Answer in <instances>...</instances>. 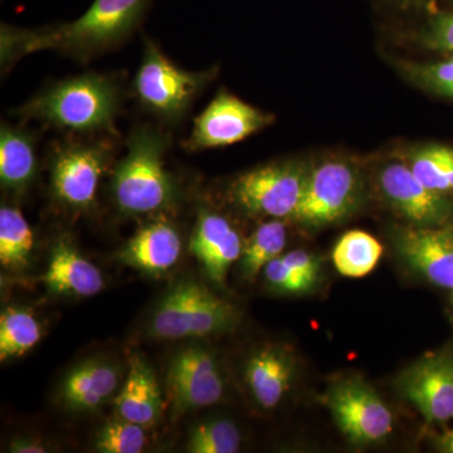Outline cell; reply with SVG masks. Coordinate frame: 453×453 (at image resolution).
I'll list each match as a JSON object with an SVG mask.
<instances>
[{
    "label": "cell",
    "instance_id": "6da1fadb",
    "mask_svg": "<svg viewBox=\"0 0 453 453\" xmlns=\"http://www.w3.org/2000/svg\"><path fill=\"white\" fill-rule=\"evenodd\" d=\"M150 0H95L74 22L47 28L2 27V64L43 50L88 57L127 38L144 17Z\"/></svg>",
    "mask_w": 453,
    "mask_h": 453
},
{
    "label": "cell",
    "instance_id": "7a4b0ae2",
    "mask_svg": "<svg viewBox=\"0 0 453 453\" xmlns=\"http://www.w3.org/2000/svg\"><path fill=\"white\" fill-rule=\"evenodd\" d=\"M165 149V136L150 127H142L131 135L127 153L112 177L113 201L122 213H160L177 201V184L164 160Z\"/></svg>",
    "mask_w": 453,
    "mask_h": 453
},
{
    "label": "cell",
    "instance_id": "3957f363",
    "mask_svg": "<svg viewBox=\"0 0 453 453\" xmlns=\"http://www.w3.org/2000/svg\"><path fill=\"white\" fill-rule=\"evenodd\" d=\"M119 105L118 85L103 74L89 73L50 86L17 112L59 129L91 133L110 129Z\"/></svg>",
    "mask_w": 453,
    "mask_h": 453
},
{
    "label": "cell",
    "instance_id": "277c9868",
    "mask_svg": "<svg viewBox=\"0 0 453 453\" xmlns=\"http://www.w3.org/2000/svg\"><path fill=\"white\" fill-rule=\"evenodd\" d=\"M237 318V310L231 303L201 283L184 281L159 301L149 332L159 340L205 338L228 332Z\"/></svg>",
    "mask_w": 453,
    "mask_h": 453
},
{
    "label": "cell",
    "instance_id": "5b68a950",
    "mask_svg": "<svg viewBox=\"0 0 453 453\" xmlns=\"http://www.w3.org/2000/svg\"><path fill=\"white\" fill-rule=\"evenodd\" d=\"M309 173L308 166L299 162L267 164L235 179L229 196L252 216L292 219L303 201Z\"/></svg>",
    "mask_w": 453,
    "mask_h": 453
},
{
    "label": "cell",
    "instance_id": "8992f818",
    "mask_svg": "<svg viewBox=\"0 0 453 453\" xmlns=\"http://www.w3.org/2000/svg\"><path fill=\"white\" fill-rule=\"evenodd\" d=\"M213 74L211 71L183 70L164 56L153 42H148L134 88L138 100L149 111L165 120H178Z\"/></svg>",
    "mask_w": 453,
    "mask_h": 453
},
{
    "label": "cell",
    "instance_id": "52a82bcc",
    "mask_svg": "<svg viewBox=\"0 0 453 453\" xmlns=\"http://www.w3.org/2000/svg\"><path fill=\"white\" fill-rule=\"evenodd\" d=\"M362 192V175L353 163L326 160L310 169L303 201L292 220L314 228L332 225L354 211Z\"/></svg>",
    "mask_w": 453,
    "mask_h": 453
},
{
    "label": "cell",
    "instance_id": "ba28073f",
    "mask_svg": "<svg viewBox=\"0 0 453 453\" xmlns=\"http://www.w3.org/2000/svg\"><path fill=\"white\" fill-rule=\"evenodd\" d=\"M377 186L387 204L414 226L453 225V199L429 189L401 160L381 166Z\"/></svg>",
    "mask_w": 453,
    "mask_h": 453
},
{
    "label": "cell",
    "instance_id": "9c48e42d",
    "mask_svg": "<svg viewBox=\"0 0 453 453\" xmlns=\"http://www.w3.org/2000/svg\"><path fill=\"white\" fill-rule=\"evenodd\" d=\"M340 431L356 443L384 440L393 429L392 412L380 395L359 378L336 381L324 396Z\"/></svg>",
    "mask_w": 453,
    "mask_h": 453
},
{
    "label": "cell",
    "instance_id": "30bf717a",
    "mask_svg": "<svg viewBox=\"0 0 453 453\" xmlns=\"http://www.w3.org/2000/svg\"><path fill=\"white\" fill-rule=\"evenodd\" d=\"M111 157L106 142H74L53 155L50 184L57 201L74 211H86L96 201L98 186Z\"/></svg>",
    "mask_w": 453,
    "mask_h": 453
},
{
    "label": "cell",
    "instance_id": "8fae6325",
    "mask_svg": "<svg viewBox=\"0 0 453 453\" xmlns=\"http://www.w3.org/2000/svg\"><path fill=\"white\" fill-rule=\"evenodd\" d=\"M275 115L262 111L228 92H219L196 118L187 146L192 150L223 148L270 127Z\"/></svg>",
    "mask_w": 453,
    "mask_h": 453
},
{
    "label": "cell",
    "instance_id": "7c38bea8",
    "mask_svg": "<svg viewBox=\"0 0 453 453\" xmlns=\"http://www.w3.org/2000/svg\"><path fill=\"white\" fill-rule=\"evenodd\" d=\"M166 380L173 417L219 403L225 395L219 362L201 347L179 351L170 362Z\"/></svg>",
    "mask_w": 453,
    "mask_h": 453
},
{
    "label": "cell",
    "instance_id": "4fadbf2b",
    "mask_svg": "<svg viewBox=\"0 0 453 453\" xmlns=\"http://www.w3.org/2000/svg\"><path fill=\"white\" fill-rule=\"evenodd\" d=\"M396 388L428 423L453 418V348L428 354L405 369Z\"/></svg>",
    "mask_w": 453,
    "mask_h": 453
},
{
    "label": "cell",
    "instance_id": "5bb4252c",
    "mask_svg": "<svg viewBox=\"0 0 453 453\" xmlns=\"http://www.w3.org/2000/svg\"><path fill=\"white\" fill-rule=\"evenodd\" d=\"M393 241L401 257L418 275L438 288L453 290V225L398 226Z\"/></svg>",
    "mask_w": 453,
    "mask_h": 453
},
{
    "label": "cell",
    "instance_id": "9a60e30c",
    "mask_svg": "<svg viewBox=\"0 0 453 453\" xmlns=\"http://www.w3.org/2000/svg\"><path fill=\"white\" fill-rule=\"evenodd\" d=\"M242 238L225 217L216 211H202L196 219L190 251L201 262L211 281L223 285L229 268L243 251Z\"/></svg>",
    "mask_w": 453,
    "mask_h": 453
},
{
    "label": "cell",
    "instance_id": "2e32d148",
    "mask_svg": "<svg viewBox=\"0 0 453 453\" xmlns=\"http://www.w3.org/2000/svg\"><path fill=\"white\" fill-rule=\"evenodd\" d=\"M181 253V240L168 220L149 223L136 232L118 253L122 264L149 275H162L177 264Z\"/></svg>",
    "mask_w": 453,
    "mask_h": 453
},
{
    "label": "cell",
    "instance_id": "e0dca14e",
    "mask_svg": "<svg viewBox=\"0 0 453 453\" xmlns=\"http://www.w3.org/2000/svg\"><path fill=\"white\" fill-rule=\"evenodd\" d=\"M295 362L288 350L268 345L255 351L244 368V380L264 410L281 403L294 381Z\"/></svg>",
    "mask_w": 453,
    "mask_h": 453
},
{
    "label": "cell",
    "instance_id": "ac0fdd59",
    "mask_svg": "<svg viewBox=\"0 0 453 453\" xmlns=\"http://www.w3.org/2000/svg\"><path fill=\"white\" fill-rule=\"evenodd\" d=\"M42 280L53 294L76 297L95 296L105 288L100 270L65 240L53 246Z\"/></svg>",
    "mask_w": 453,
    "mask_h": 453
},
{
    "label": "cell",
    "instance_id": "d6986e66",
    "mask_svg": "<svg viewBox=\"0 0 453 453\" xmlns=\"http://www.w3.org/2000/svg\"><path fill=\"white\" fill-rule=\"evenodd\" d=\"M120 418L151 427L163 412V396L151 366L142 357H133L127 381L115 399Z\"/></svg>",
    "mask_w": 453,
    "mask_h": 453
},
{
    "label": "cell",
    "instance_id": "ffe728a7",
    "mask_svg": "<svg viewBox=\"0 0 453 453\" xmlns=\"http://www.w3.org/2000/svg\"><path fill=\"white\" fill-rule=\"evenodd\" d=\"M118 366L103 360H91L68 372L62 383L61 399L65 407L77 412L97 410L119 388Z\"/></svg>",
    "mask_w": 453,
    "mask_h": 453
},
{
    "label": "cell",
    "instance_id": "44dd1931",
    "mask_svg": "<svg viewBox=\"0 0 453 453\" xmlns=\"http://www.w3.org/2000/svg\"><path fill=\"white\" fill-rule=\"evenodd\" d=\"M37 172L35 144L26 131L3 125L0 131V181L4 189L25 193Z\"/></svg>",
    "mask_w": 453,
    "mask_h": 453
},
{
    "label": "cell",
    "instance_id": "7402d4cb",
    "mask_svg": "<svg viewBox=\"0 0 453 453\" xmlns=\"http://www.w3.org/2000/svg\"><path fill=\"white\" fill-rule=\"evenodd\" d=\"M403 162L429 189L449 196L453 193L452 146L416 145L405 151Z\"/></svg>",
    "mask_w": 453,
    "mask_h": 453
},
{
    "label": "cell",
    "instance_id": "603a6c76",
    "mask_svg": "<svg viewBox=\"0 0 453 453\" xmlns=\"http://www.w3.org/2000/svg\"><path fill=\"white\" fill-rule=\"evenodd\" d=\"M383 255L377 238L363 231H349L334 247L333 261L340 275L362 279L374 270Z\"/></svg>",
    "mask_w": 453,
    "mask_h": 453
},
{
    "label": "cell",
    "instance_id": "cb8c5ba5",
    "mask_svg": "<svg viewBox=\"0 0 453 453\" xmlns=\"http://www.w3.org/2000/svg\"><path fill=\"white\" fill-rule=\"evenodd\" d=\"M288 231L283 219H271L259 225L243 246L241 273L247 281L255 279L271 261L285 250Z\"/></svg>",
    "mask_w": 453,
    "mask_h": 453
},
{
    "label": "cell",
    "instance_id": "d4e9b609",
    "mask_svg": "<svg viewBox=\"0 0 453 453\" xmlns=\"http://www.w3.org/2000/svg\"><path fill=\"white\" fill-rule=\"evenodd\" d=\"M41 325L31 310L11 306L0 315V360L28 353L40 342Z\"/></svg>",
    "mask_w": 453,
    "mask_h": 453
},
{
    "label": "cell",
    "instance_id": "484cf974",
    "mask_svg": "<svg viewBox=\"0 0 453 453\" xmlns=\"http://www.w3.org/2000/svg\"><path fill=\"white\" fill-rule=\"evenodd\" d=\"M32 229L18 208H0V262L3 267L20 270L28 265L33 251Z\"/></svg>",
    "mask_w": 453,
    "mask_h": 453
},
{
    "label": "cell",
    "instance_id": "4316f807",
    "mask_svg": "<svg viewBox=\"0 0 453 453\" xmlns=\"http://www.w3.org/2000/svg\"><path fill=\"white\" fill-rule=\"evenodd\" d=\"M240 429L229 419H211L195 426L188 438L187 451L192 453H235L240 451Z\"/></svg>",
    "mask_w": 453,
    "mask_h": 453
},
{
    "label": "cell",
    "instance_id": "83f0119b",
    "mask_svg": "<svg viewBox=\"0 0 453 453\" xmlns=\"http://www.w3.org/2000/svg\"><path fill=\"white\" fill-rule=\"evenodd\" d=\"M145 429L138 423L119 417L101 427L95 447L104 453H140L148 441Z\"/></svg>",
    "mask_w": 453,
    "mask_h": 453
},
{
    "label": "cell",
    "instance_id": "f1b7e54d",
    "mask_svg": "<svg viewBox=\"0 0 453 453\" xmlns=\"http://www.w3.org/2000/svg\"><path fill=\"white\" fill-rule=\"evenodd\" d=\"M402 70L411 81L421 88L442 96L453 97V56L434 64L405 62Z\"/></svg>",
    "mask_w": 453,
    "mask_h": 453
},
{
    "label": "cell",
    "instance_id": "f546056e",
    "mask_svg": "<svg viewBox=\"0 0 453 453\" xmlns=\"http://www.w3.org/2000/svg\"><path fill=\"white\" fill-rule=\"evenodd\" d=\"M264 275L271 288L285 294H303L314 288L303 276L288 267L281 256L264 268Z\"/></svg>",
    "mask_w": 453,
    "mask_h": 453
},
{
    "label": "cell",
    "instance_id": "4dcf8cb0",
    "mask_svg": "<svg viewBox=\"0 0 453 453\" xmlns=\"http://www.w3.org/2000/svg\"><path fill=\"white\" fill-rule=\"evenodd\" d=\"M422 43L429 50L453 53V13L434 18L423 32Z\"/></svg>",
    "mask_w": 453,
    "mask_h": 453
},
{
    "label": "cell",
    "instance_id": "1f68e13d",
    "mask_svg": "<svg viewBox=\"0 0 453 453\" xmlns=\"http://www.w3.org/2000/svg\"><path fill=\"white\" fill-rule=\"evenodd\" d=\"M281 258L295 273H299L306 281L315 286L319 279V273H320V264L314 255L303 251V250H295V251L281 255Z\"/></svg>",
    "mask_w": 453,
    "mask_h": 453
},
{
    "label": "cell",
    "instance_id": "d6a6232c",
    "mask_svg": "<svg viewBox=\"0 0 453 453\" xmlns=\"http://www.w3.org/2000/svg\"><path fill=\"white\" fill-rule=\"evenodd\" d=\"M9 451L16 453H43L47 452L46 447L35 441L26 440V438H18L9 446Z\"/></svg>",
    "mask_w": 453,
    "mask_h": 453
},
{
    "label": "cell",
    "instance_id": "836d02e7",
    "mask_svg": "<svg viewBox=\"0 0 453 453\" xmlns=\"http://www.w3.org/2000/svg\"><path fill=\"white\" fill-rule=\"evenodd\" d=\"M437 449L442 452L453 453V428L437 438Z\"/></svg>",
    "mask_w": 453,
    "mask_h": 453
},
{
    "label": "cell",
    "instance_id": "e575fe53",
    "mask_svg": "<svg viewBox=\"0 0 453 453\" xmlns=\"http://www.w3.org/2000/svg\"><path fill=\"white\" fill-rule=\"evenodd\" d=\"M402 3H407V4H412V3H421L423 0H399Z\"/></svg>",
    "mask_w": 453,
    "mask_h": 453
}]
</instances>
